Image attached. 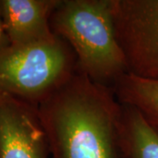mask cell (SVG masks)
<instances>
[{
	"label": "cell",
	"mask_w": 158,
	"mask_h": 158,
	"mask_svg": "<svg viewBox=\"0 0 158 158\" xmlns=\"http://www.w3.org/2000/svg\"><path fill=\"white\" fill-rule=\"evenodd\" d=\"M37 108L50 158H122L121 105L111 87L77 70Z\"/></svg>",
	"instance_id": "6da1fadb"
},
{
	"label": "cell",
	"mask_w": 158,
	"mask_h": 158,
	"mask_svg": "<svg viewBox=\"0 0 158 158\" xmlns=\"http://www.w3.org/2000/svg\"><path fill=\"white\" fill-rule=\"evenodd\" d=\"M50 26L73 50L77 70L92 81L109 86L127 74L113 22L112 0H60Z\"/></svg>",
	"instance_id": "7a4b0ae2"
},
{
	"label": "cell",
	"mask_w": 158,
	"mask_h": 158,
	"mask_svg": "<svg viewBox=\"0 0 158 158\" xmlns=\"http://www.w3.org/2000/svg\"><path fill=\"white\" fill-rule=\"evenodd\" d=\"M77 71V57L55 34L32 44L0 52V90L38 106Z\"/></svg>",
	"instance_id": "3957f363"
},
{
	"label": "cell",
	"mask_w": 158,
	"mask_h": 158,
	"mask_svg": "<svg viewBox=\"0 0 158 158\" xmlns=\"http://www.w3.org/2000/svg\"><path fill=\"white\" fill-rule=\"evenodd\" d=\"M127 74L158 82V0H112Z\"/></svg>",
	"instance_id": "277c9868"
},
{
	"label": "cell",
	"mask_w": 158,
	"mask_h": 158,
	"mask_svg": "<svg viewBox=\"0 0 158 158\" xmlns=\"http://www.w3.org/2000/svg\"><path fill=\"white\" fill-rule=\"evenodd\" d=\"M0 158H50L38 108L0 90Z\"/></svg>",
	"instance_id": "5b68a950"
},
{
	"label": "cell",
	"mask_w": 158,
	"mask_h": 158,
	"mask_svg": "<svg viewBox=\"0 0 158 158\" xmlns=\"http://www.w3.org/2000/svg\"><path fill=\"white\" fill-rule=\"evenodd\" d=\"M60 0H0V15L11 45L32 44L55 36L50 19Z\"/></svg>",
	"instance_id": "8992f818"
},
{
	"label": "cell",
	"mask_w": 158,
	"mask_h": 158,
	"mask_svg": "<svg viewBox=\"0 0 158 158\" xmlns=\"http://www.w3.org/2000/svg\"><path fill=\"white\" fill-rule=\"evenodd\" d=\"M119 141L122 158H158V126L136 108L121 104Z\"/></svg>",
	"instance_id": "52a82bcc"
},
{
	"label": "cell",
	"mask_w": 158,
	"mask_h": 158,
	"mask_svg": "<svg viewBox=\"0 0 158 158\" xmlns=\"http://www.w3.org/2000/svg\"><path fill=\"white\" fill-rule=\"evenodd\" d=\"M112 89L119 103L136 108L158 126V82L126 74L112 85Z\"/></svg>",
	"instance_id": "ba28073f"
},
{
	"label": "cell",
	"mask_w": 158,
	"mask_h": 158,
	"mask_svg": "<svg viewBox=\"0 0 158 158\" xmlns=\"http://www.w3.org/2000/svg\"><path fill=\"white\" fill-rule=\"evenodd\" d=\"M10 46H11V42L6 34L4 25H3V21L1 19V15H0V52L4 51Z\"/></svg>",
	"instance_id": "9c48e42d"
}]
</instances>
